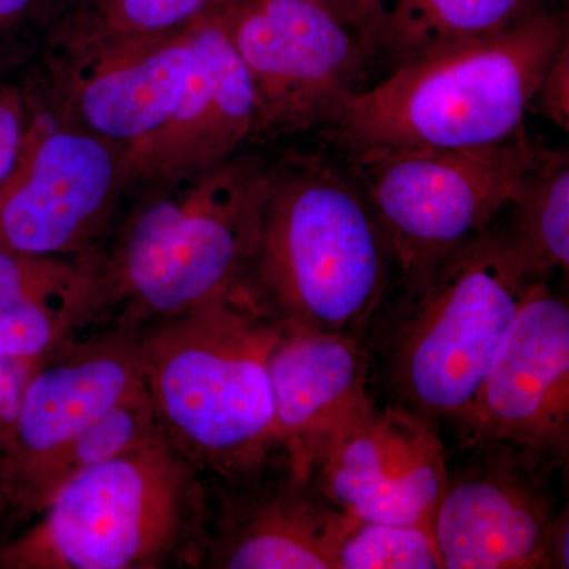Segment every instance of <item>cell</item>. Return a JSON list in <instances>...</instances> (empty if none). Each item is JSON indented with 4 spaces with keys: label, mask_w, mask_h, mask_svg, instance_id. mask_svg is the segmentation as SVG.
<instances>
[{
    "label": "cell",
    "mask_w": 569,
    "mask_h": 569,
    "mask_svg": "<svg viewBox=\"0 0 569 569\" xmlns=\"http://www.w3.org/2000/svg\"><path fill=\"white\" fill-rule=\"evenodd\" d=\"M283 323L244 284L141 326L159 436L203 477H249L280 455L269 356Z\"/></svg>",
    "instance_id": "6da1fadb"
},
{
    "label": "cell",
    "mask_w": 569,
    "mask_h": 569,
    "mask_svg": "<svg viewBox=\"0 0 569 569\" xmlns=\"http://www.w3.org/2000/svg\"><path fill=\"white\" fill-rule=\"evenodd\" d=\"M569 44L567 13L447 44L353 93L323 129L348 159L498 144L523 129L539 86Z\"/></svg>",
    "instance_id": "7a4b0ae2"
},
{
    "label": "cell",
    "mask_w": 569,
    "mask_h": 569,
    "mask_svg": "<svg viewBox=\"0 0 569 569\" xmlns=\"http://www.w3.org/2000/svg\"><path fill=\"white\" fill-rule=\"evenodd\" d=\"M39 515L32 529L0 550V568L201 563L211 508L201 475L156 436L71 479Z\"/></svg>",
    "instance_id": "3957f363"
},
{
    "label": "cell",
    "mask_w": 569,
    "mask_h": 569,
    "mask_svg": "<svg viewBox=\"0 0 569 569\" xmlns=\"http://www.w3.org/2000/svg\"><path fill=\"white\" fill-rule=\"evenodd\" d=\"M257 253L283 325L356 336L383 301L387 238L353 174L323 157L266 198Z\"/></svg>",
    "instance_id": "277c9868"
},
{
    "label": "cell",
    "mask_w": 569,
    "mask_h": 569,
    "mask_svg": "<svg viewBox=\"0 0 569 569\" xmlns=\"http://www.w3.org/2000/svg\"><path fill=\"white\" fill-rule=\"evenodd\" d=\"M535 282L509 236L488 230L408 283L389 346L406 407L429 419L466 417Z\"/></svg>",
    "instance_id": "5b68a950"
},
{
    "label": "cell",
    "mask_w": 569,
    "mask_h": 569,
    "mask_svg": "<svg viewBox=\"0 0 569 569\" xmlns=\"http://www.w3.org/2000/svg\"><path fill=\"white\" fill-rule=\"evenodd\" d=\"M545 144L526 133L498 144L417 149L351 159L406 284L488 231Z\"/></svg>",
    "instance_id": "8992f818"
},
{
    "label": "cell",
    "mask_w": 569,
    "mask_h": 569,
    "mask_svg": "<svg viewBox=\"0 0 569 569\" xmlns=\"http://www.w3.org/2000/svg\"><path fill=\"white\" fill-rule=\"evenodd\" d=\"M227 181L198 203L157 201L134 219L121 260L130 306L119 323L141 328L239 284L257 253L269 186Z\"/></svg>",
    "instance_id": "52a82bcc"
},
{
    "label": "cell",
    "mask_w": 569,
    "mask_h": 569,
    "mask_svg": "<svg viewBox=\"0 0 569 569\" xmlns=\"http://www.w3.org/2000/svg\"><path fill=\"white\" fill-rule=\"evenodd\" d=\"M258 104L296 129L331 119L372 67L361 40L320 0H249L224 24Z\"/></svg>",
    "instance_id": "ba28073f"
},
{
    "label": "cell",
    "mask_w": 569,
    "mask_h": 569,
    "mask_svg": "<svg viewBox=\"0 0 569 569\" xmlns=\"http://www.w3.org/2000/svg\"><path fill=\"white\" fill-rule=\"evenodd\" d=\"M430 421L406 406L373 407L326 438L299 468L355 519L432 527L449 473Z\"/></svg>",
    "instance_id": "9c48e42d"
},
{
    "label": "cell",
    "mask_w": 569,
    "mask_h": 569,
    "mask_svg": "<svg viewBox=\"0 0 569 569\" xmlns=\"http://www.w3.org/2000/svg\"><path fill=\"white\" fill-rule=\"evenodd\" d=\"M468 445L497 441L553 466L569 455V307L548 279L531 284L470 410Z\"/></svg>",
    "instance_id": "30bf717a"
},
{
    "label": "cell",
    "mask_w": 569,
    "mask_h": 569,
    "mask_svg": "<svg viewBox=\"0 0 569 569\" xmlns=\"http://www.w3.org/2000/svg\"><path fill=\"white\" fill-rule=\"evenodd\" d=\"M448 477L432 520L443 569H546L553 463L497 441Z\"/></svg>",
    "instance_id": "8fae6325"
},
{
    "label": "cell",
    "mask_w": 569,
    "mask_h": 569,
    "mask_svg": "<svg viewBox=\"0 0 569 569\" xmlns=\"http://www.w3.org/2000/svg\"><path fill=\"white\" fill-rule=\"evenodd\" d=\"M223 488L209 518L206 567L337 569V552L358 519L332 503L310 473L279 455Z\"/></svg>",
    "instance_id": "7c38bea8"
},
{
    "label": "cell",
    "mask_w": 569,
    "mask_h": 569,
    "mask_svg": "<svg viewBox=\"0 0 569 569\" xmlns=\"http://www.w3.org/2000/svg\"><path fill=\"white\" fill-rule=\"evenodd\" d=\"M140 329L118 321L102 335L67 343L29 373L2 451L3 490L144 389Z\"/></svg>",
    "instance_id": "4fadbf2b"
},
{
    "label": "cell",
    "mask_w": 569,
    "mask_h": 569,
    "mask_svg": "<svg viewBox=\"0 0 569 569\" xmlns=\"http://www.w3.org/2000/svg\"><path fill=\"white\" fill-rule=\"evenodd\" d=\"M369 362L356 336L283 325L269 356L280 452L296 467L373 408Z\"/></svg>",
    "instance_id": "5bb4252c"
},
{
    "label": "cell",
    "mask_w": 569,
    "mask_h": 569,
    "mask_svg": "<svg viewBox=\"0 0 569 569\" xmlns=\"http://www.w3.org/2000/svg\"><path fill=\"white\" fill-rule=\"evenodd\" d=\"M111 174L110 153L92 138H48L29 181L0 208V241L20 253L67 249L102 206Z\"/></svg>",
    "instance_id": "9a60e30c"
},
{
    "label": "cell",
    "mask_w": 569,
    "mask_h": 569,
    "mask_svg": "<svg viewBox=\"0 0 569 569\" xmlns=\"http://www.w3.org/2000/svg\"><path fill=\"white\" fill-rule=\"evenodd\" d=\"M545 0H369L361 40L370 63L388 71L426 52L519 24Z\"/></svg>",
    "instance_id": "2e32d148"
},
{
    "label": "cell",
    "mask_w": 569,
    "mask_h": 569,
    "mask_svg": "<svg viewBox=\"0 0 569 569\" xmlns=\"http://www.w3.org/2000/svg\"><path fill=\"white\" fill-rule=\"evenodd\" d=\"M192 67V51L170 47L129 69L116 70L89 86L82 111L97 132L140 137L174 118Z\"/></svg>",
    "instance_id": "e0dca14e"
},
{
    "label": "cell",
    "mask_w": 569,
    "mask_h": 569,
    "mask_svg": "<svg viewBox=\"0 0 569 569\" xmlns=\"http://www.w3.org/2000/svg\"><path fill=\"white\" fill-rule=\"evenodd\" d=\"M159 436L146 389L41 459L6 489L14 507L39 515L62 486L89 468Z\"/></svg>",
    "instance_id": "ac0fdd59"
},
{
    "label": "cell",
    "mask_w": 569,
    "mask_h": 569,
    "mask_svg": "<svg viewBox=\"0 0 569 569\" xmlns=\"http://www.w3.org/2000/svg\"><path fill=\"white\" fill-rule=\"evenodd\" d=\"M515 231L508 234L533 279L569 266V159L542 148L512 198Z\"/></svg>",
    "instance_id": "d6986e66"
},
{
    "label": "cell",
    "mask_w": 569,
    "mask_h": 569,
    "mask_svg": "<svg viewBox=\"0 0 569 569\" xmlns=\"http://www.w3.org/2000/svg\"><path fill=\"white\" fill-rule=\"evenodd\" d=\"M92 316V306L81 299L0 298V358L26 365L47 359Z\"/></svg>",
    "instance_id": "ffe728a7"
},
{
    "label": "cell",
    "mask_w": 569,
    "mask_h": 569,
    "mask_svg": "<svg viewBox=\"0 0 569 569\" xmlns=\"http://www.w3.org/2000/svg\"><path fill=\"white\" fill-rule=\"evenodd\" d=\"M337 569H443L432 527L358 520L337 552Z\"/></svg>",
    "instance_id": "44dd1931"
},
{
    "label": "cell",
    "mask_w": 569,
    "mask_h": 569,
    "mask_svg": "<svg viewBox=\"0 0 569 569\" xmlns=\"http://www.w3.org/2000/svg\"><path fill=\"white\" fill-rule=\"evenodd\" d=\"M213 86V104L224 141L246 129L258 110L257 91L244 59L222 24L206 26L190 41Z\"/></svg>",
    "instance_id": "7402d4cb"
},
{
    "label": "cell",
    "mask_w": 569,
    "mask_h": 569,
    "mask_svg": "<svg viewBox=\"0 0 569 569\" xmlns=\"http://www.w3.org/2000/svg\"><path fill=\"white\" fill-rule=\"evenodd\" d=\"M62 282L59 271L36 268L18 257V252L0 249V298L28 295L50 299H81L96 307L91 295L73 290L69 284L62 287Z\"/></svg>",
    "instance_id": "603a6c76"
},
{
    "label": "cell",
    "mask_w": 569,
    "mask_h": 569,
    "mask_svg": "<svg viewBox=\"0 0 569 569\" xmlns=\"http://www.w3.org/2000/svg\"><path fill=\"white\" fill-rule=\"evenodd\" d=\"M208 3L209 0H122V10L138 28L163 29L194 17Z\"/></svg>",
    "instance_id": "cb8c5ba5"
},
{
    "label": "cell",
    "mask_w": 569,
    "mask_h": 569,
    "mask_svg": "<svg viewBox=\"0 0 569 569\" xmlns=\"http://www.w3.org/2000/svg\"><path fill=\"white\" fill-rule=\"evenodd\" d=\"M537 99L546 118L565 130L569 129V44L550 66L535 97Z\"/></svg>",
    "instance_id": "d4e9b609"
},
{
    "label": "cell",
    "mask_w": 569,
    "mask_h": 569,
    "mask_svg": "<svg viewBox=\"0 0 569 569\" xmlns=\"http://www.w3.org/2000/svg\"><path fill=\"white\" fill-rule=\"evenodd\" d=\"M18 361L0 358V449L9 445L20 410L26 378L18 372Z\"/></svg>",
    "instance_id": "484cf974"
},
{
    "label": "cell",
    "mask_w": 569,
    "mask_h": 569,
    "mask_svg": "<svg viewBox=\"0 0 569 569\" xmlns=\"http://www.w3.org/2000/svg\"><path fill=\"white\" fill-rule=\"evenodd\" d=\"M20 140L21 129L17 114L0 104V186L13 171Z\"/></svg>",
    "instance_id": "4316f807"
},
{
    "label": "cell",
    "mask_w": 569,
    "mask_h": 569,
    "mask_svg": "<svg viewBox=\"0 0 569 569\" xmlns=\"http://www.w3.org/2000/svg\"><path fill=\"white\" fill-rule=\"evenodd\" d=\"M569 568V515L568 508L553 516L546 539V569Z\"/></svg>",
    "instance_id": "83f0119b"
},
{
    "label": "cell",
    "mask_w": 569,
    "mask_h": 569,
    "mask_svg": "<svg viewBox=\"0 0 569 569\" xmlns=\"http://www.w3.org/2000/svg\"><path fill=\"white\" fill-rule=\"evenodd\" d=\"M320 2L328 7L340 21L346 22L356 36L361 37L369 0H320Z\"/></svg>",
    "instance_id": "f1b7e54d"
},
{
    "label": "cell",
    "mask_w": 569,
    "mask_h": 569,
    "mask_svg": "<svg viewBox=\"0 0 569 569\" xmlns=\"http://www.w3.org/2000/svg\"><path fill=\"white\" fill-rule=\"evenodd\" d=\"M33 0H0V20L3 18L14 17L28 9Z\"/></svg>",
    "instance_id": "f546056e"
}]
</instances>
